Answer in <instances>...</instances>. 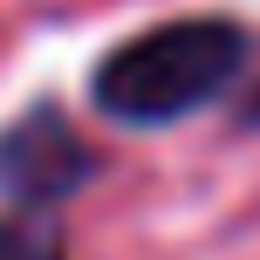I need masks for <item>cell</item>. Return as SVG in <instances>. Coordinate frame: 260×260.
Masks as SVG:
<instances>
[{
  "instance_id": "cell-3",
  "label": "cell",
  "mask_w": 260,
  "mask_h": 260,
  "mask_svg": "<svg viewBox=\"0 0 260 260\" xmlns=\"http://www.w3.org/2000/svg\"><path fill=\"white\" fill-rule=\"evenodd\" d=\"M0 260H62V240L41 219H0Z\"/></svg>"
},
{
  "instance_id": "cell-1",
  "label": "cell",
  "mask_w": 260,
  "mask_h": 260,
  "mask_svg": "<svg viewBox=\"0 0 260 260\" xmlns=\"http://www.w3.org/2000/svg\"><path fill=\"white\" fill-rule=\"evenodd\" d=\"M253 62V41L240 21H219V14H199V21H165L130 35L123 48H110L96 62V110L123 130H165L185 123L192 110L219 103Z\"/></svg>"
},
{
  "instance_id": "cell-2",
  "label": "cell",
  "mask_w": 260,
  "mask_h": 260,
  "mask_svg": "<svg viewBox=\"0 0 260 260\" xmlns=\"http://www.w3.org/2000/svg\"><path fill=\"white\" fill-rule=\"evenodd\" d=\"M96 178V151L69 130L55 103H27L0 130V199L21 212H48Z\"/></svg>"
},
{
  "instance_id": "cell-4",
  "label": "cell",
  "mask_w": 260,
  "mask_h": 260,
  "mask_svg": "<svg viewBox=\"0 0 260 260\" xmlns=\"http://www.w3.org/2000/svg\"><path fill=\"white\" fill-rule=\"evenodd\" d=\"M240 123H253V130H260V82H253V96H247V110H240Z\"/></svg>"
}]
</instances>
